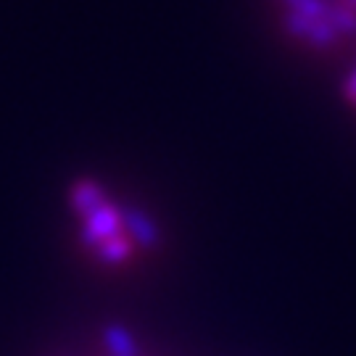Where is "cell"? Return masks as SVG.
<instances>
[{
    "label": "cell",
    "instance_id": "cell-3",
    "mask_svg": "<svg viewBox=\"0 0 356 356\" xmlns=\"http://www.w3.org/2000/svg\"><path fill=\"white\" fill-rule=\"evenodd\" d=\"M351 90H354V95H356V76L351 79Z\"/></svg>",
    "mask_w": 356,
    "mask_h": 356
},
{
    "label": "cell",
    "instance_id": "cell-1",
    "mask_svg": "<svg viewBox=\"0 0 356 356\" xmlns=\"http://www.w3.org/2000/svg\"><path fill=\"white\" fill-rule=\"evenodd\" d=\"M72 204L79 214L85 216V241L88 245L98 248L103 261L108 264H119L124 261L132 251V238L122 232V225L129 222V216L119 214L111 201L103 198L98 185L92 182H79L72 191Z\"/></svg>",
    "mask_w": 356,
    "mask_h": 356
},
{
    "label": "cell",
    "instance_id": "cell-2",
    "mask_svg": "<svg viewBox=\"0 0 356 356\" xmlns=\"http://www.w3.org/2000/svg\"><path fill=\"white\" fill-rule=\"evenodd\" d=\"M108 343H111V348H114L119 356H132V341H129L124 332L111 330L108 332Z\"/></svg>",
    "mask_w": 356,
    "mask_h": 356
}]
</instances>
